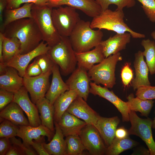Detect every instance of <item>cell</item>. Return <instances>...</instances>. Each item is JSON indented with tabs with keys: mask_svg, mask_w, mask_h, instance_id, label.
Returning <instances> with one entry per match:
<instances>
[{
	"mask_svg": "<svg viewBox=\"0 0 155 155\" xmlns=\"http://www.w3.org/2000/svg\"><path fill=\"white\" fill-rule=\"evenodd\" d=\"M42 73L41 69L36 60L34 59L33 62L28 65L26 70V74L30 77L38 76Z\"/></svg>",
	"mask_w": 155,
	"mask_h": 155,
	"instance_id": "44",
	"label": "cell"
},
{
	"mask_svg": "<svg viewBox=\"0 0 155 155\" xmlns=\"http://www.w3.org/2000/svg\"><path fill=\"white\" fill-rule=\"evenodd\" d=\"M127 102L130 111H138L142 116L147 117L153 106L152 100H142L131 93L127 97Z\"/></svg>",
	"mask_w": 155,
	"mask_h": 155,
	"instance_id": "30",
	"label": "cell"
},
{
	"mask_svg": "<svg viewBox=\"0 0 155 155\" xmlns=\"http://www.w3.org/2000/svg\"><path fill=\"white\" fill-rule=\"evenodd\" d=\"M129 121L131 127L128 130L129 135H135L140 137L146 143L150 155H155V142L152 131L153 120L149 118H141L135 111H130Z\"/></svg>",
	"mask_w": 155,
	"mask_h": 155,
	"instance_id": "8",
	"label": "cell"
},
{
	"mask_svg": "<svg viewBox=\"0 0 155 155\" xmlns=\"http://www.w3.org/2000/svg\"><path fill=\"white\" fill-rule=\"evenodd\" d=\"M3 32H0V63L4 64L3 59V44L4 38Z\"/></svg>",
	"mask_w": 155,
	"mask_h": 155,
	"instance_id": "50",
	"label": "cell"
},
{
	"mask_svg": "<svg viewBox=\"0 0 155 155\" xmlns=\"http://www.w3.org/2000/svg\"><path fill=\"white\" fill-rule=\"evenodd\" d=\"M100 6L102 11L108 9L109 5L112 4L116 5L117 8L116 10L123 11L125 7L130 8L135 4V0H95Z\"/></svg>",
	"mask_w": 155,
	"mask_h": 155,
	"instance_id": "35",
	"label": "cell"
},
{
	"mask_svg": "<svg viewBox=\"0 0 155 155\" xmlns=\"http://www.w3.org/2000/svg\"><path fill=\"white\" fill-rule=\"evenodd\" d=\"M66 155H81L85 150L79 135H71L66 137Z\"/></svg>",
	"mask_w": 155,
	"mask_h": 155,
	"instance_id": "34",
	"label": "cell"
},
{
	"mask_svg": "<svg viewBox=\"0 0 155 155\" xmlns=\"http://www.w3.org/2000/svg\"><path fill=\"white\" fill-rule=\"evenodd\" d=\"M53 8L47 4H33L31 9L32 18L41 34L42 41L50 47L57 44L61 39L52 21L51 13Z\"/></svg>",
	"mask_w": 155,
	"mask_h": 155,
	"instance_id": "5",
	"label": "cell"
},
{
	"mask_svg": "<svg viewBox=\"0 0 155 155\" xmlns=\"http://www.w3.org/2000/svg\"><path fill=\"white\" fill-rule=\"evenodd\" d=\"M21 43L17 38L4 37L3 44V59L4 63L16 54L20 53Z\"/></svg>",
	"mask_w": 155,
	"mask_h": 155,
	"instance_id": "32",
	"label": "cell"
},
{
	"mask_svg": "<svg viewBox=\"0 0 155 155\" xmlns=\"http://www.w3.org/2000/svg\"><path fill=\"white\" fill-rule=\"evenodd\" d=\"M0 117L9 120L18 125H29L23 111L16 103L12 102L1 111Z\"/></svg>",
	"mask_w": 155,
	"mask_h": 155,
	"instance_id": "26",
	"label": "cell"
},
{
	"mask_svg": "<svg viewBox=\"0 0 155 155\" xmlns=\"http://www.w3.org/2000/svg\"><path fill=\"white\" fill-rule=\"evenodd\" d=\"M122 59L121 54L119 52L110 55L101 62L93 65L88 71L91 80L107 88H112L116 84V65L117 62Z\"/></svg>",
	"mask_w": 155,
	"mask_h": 155,
	"instance_id": "6",
	"label": "cell"
},
{
	"mask_svg": "<svg viewBox=\"0 0 155 155\" xmlns=\"http://www.w3.org/2000/svg\"><path fill=\"white\" fill-rule=\"evenodd\" d=\"M124 14L123 11H113L107 9L93 18L90 22V27L93 29H106L118 34L127 32L129 33L133 38L145 37L144 34L135 32L129 28L124 22Z\"/></svg>",
	"mask_w": 155,
	"mask_h": 155,
	"instance_id": "3",
	"label": "cell"
},
{
	"mask_svg": "<svg viewBox=\"0 0 155 155\" xmlns=\"http://www.w3.org/2000/svg\"><path fill=\"white\" fill-rule=\"evenodd\" d=\"M35 104L40 114L41 124L54 132L55 109L53 104L45 97L38 101Z\"/></svg>",
	"mask_w": 155,
	"mask_h": 155,
	"instance_id": "27",
	"label": "cell"
},
{
	"mask_svg": "<svg viewBox=\"0 0 155 155\" xmlns=\"http://www.w3.org/2000/svg\"><path fill=\"white\" fill-rule=\"evenodd\" d=\"M131 36L130 34L128 32L117 33L105 40H102L100 44L105 58L125 49L127 44L130 41Z\"/></svg>",
	"mask_w": 155,
	"mask_h": 155,
	"instance_id": "19",
	"label": "cell"
},
{
	"mask_svg": "<svg viewBox=\"0 0 155 155\" xmlns=\"http://www.w3.org/2000/svg\"><path fill=\"white\" fill-rule=\"evenodd\" d=\"M90 93L104 98L110 102L121 113L123 122L129 121L130 110L127 102L122 100L112 90H109L107 88L102 87L93 82H90Z\"/></svg>",
	"mask_w": 155,
	"mask_h": 155,
	"instance_id": "12",
	"label": "cell"
},
{
	"mask_svg": "<svg viewBox=\"0 0 155 155\" xmlns=\"http://www.w3.org/2000/svg\"><path fill=\"white\" fill-rule=\"evenodd\" d=\"M23 155L22 151L16 146L12 144L6 155Z\"/></svg>",
	"mask_w": 155,
	"mask_h": 155,
	"instance_id": "49",
	"label": "cell"
},
{
	"mask_svg": "<svg viewBox=\"0 0 155 155\" xmlns=\"http://www.w3.org/2000/svg\"><path fill=\"white\" fill-rule=\"evenodd\" d=\"M19 126L4 119L0 125V137L10 138L17 136Z\"/></svg>",
	"mask_w": 155,
	"mask_h": 155,
	"instance_id": "36",
	"label": "cell"
},
{
	"mask_svg": "<svg viewBox=\"0 0 155 155\" xmlns=\"http://www.w3.org/2000/svg\"><path fill=\"white\" fill-rule=\"evenodd\" d=\"M59 66L54 64L52 70V77L51 84L45 95V97L52 104L62 94L70 89L61 75Z\"/></svg>",
	"mask_w": 155,
	"mask_h": 155,
	"instance_id": "22",
	"label": "cell"
},
{
	"mask_svg": "<svg viewBox=\"0 0 155 155\" xmlns=\"http://www.w3.org/2000/svg\"><path fill=\"white\" fill-rule=\"evenodd\" d=\"M121 77L124 86H127L133 78V70L129 63H126L122 68L121 72Z\"/></svg>",
	"mask_w": 155,
	"mask_h": 155,
	"instance_id": "41",
	"label": "cell"
},
{
	"mask_svg": "<svg viewBox=\"0 0 155 155\" xmlns=\"http://www.w3.org/2000/svg\"><path fill=\"white\" fill-rule=\"evenodd\" d=\"M140 3L145 13L152 22H155V0H136Z\"/></svg>",
	"mask_w": 155,
	"mask_h": 155,
	"instance_id": "37",
	"label": "cell"
},
{
	"mask_svg": "<svg viewBox=\"0 0 155 155\" xmlns=\"http://www.w3.org/2000/svg\"><path fill=\"white\" fill-rule=\"evenodd\" d=\"M128 131L124 127L117 129L115 132V137L119 139L125 138L129 136Z\"/></svg>",
	"mask_w": 155,
	"mask_h": 155,
	"instance_id": "47",
	"label": "cell"
},
{
	"mask_svg": "<svg viewBox=\"0 0 155 155\" xmlns=\"http://www.w3.org/2000/svg\"><path fill=\"white\" fill-rule=\"evenodd\" d=\"M90 22L81 19L69 37L75 53L89 51L99 44L102 41V32L101 30L92 29L90 27Z\"/></svg>",
	"mask_w": 155,
	"mask_h": 155,
	"instance_id": "2",
	"label": "cell"
},
{
	"mask_svg": "<svg viewBox=\"0 0 155 155\" xmlns=\"http://www.w3.org/2000/svg\"><path fill=\"white\" fill-rule=\"evenodd\" d=\"M11 145L9 138L6 137H0V155H6Z\"/></svg>",
	"mask_w": 155,
	"mask_h": 155,
	"instance_id": "46",
	"label": "cell"
},
{
	"mask_svg": "<svg viewBox=\"0 0 155 155\" xmlns=\"http://www.w3.org/2000/svg\"><path fill=\"white\" fill-rule=\"evenodd\" d=\"M64 137L79 135L82 130L87 124L84 121L66 111L57 122Z\"/></svg>",
	"mask_w": 155,
	"mask_h": 155,
	"instance_id": "21",
	"label": "cell"
},
{
	"mask_svg": "<svg viewBox=\"0 0 155 155\" xmlns=\"http://www.w3.org/2000/svg\"><path fill=\"white\" fill-rule=\"evenodd\" d=\"M90 81L87 71L78 66L65 82L70 89L76 91L78 96L86 101L90 93Z\"/></svg>",
	"mask_w": 155,
	"mask_h": 155,
	"instance_id": "14",
	"label": "cell"
},
{
	"mask_svg": "<svg viewBox=\"0 0 155 155\" xmlns=\"http://www.w3.org/2000/svg\"><path fill=\"white\" fill-rule=\"evenodd\" d=\"M51 47L43 41L32 51L24 54L18 53L4 63L6 66L15 68L22 77L26 74V69L30 62L38 56L46 53Z\"/></svg>",
	"mask_w": 155,
	"mask_h": 155,
	"instance_id": "10",
	"label": "cell"
},
{
	"mask_svg": "<svg viewBox=\"0 0 155 155\" xmlns=\"http://www.w3.org/2000/svg\"><path fill=\"white\" fill-rule=\"evenodd\" d=\"M79 136L85 150L91 155L105 154L107 147L94 125L87 124L82 130Z\"/></svg>",
	"mask_w": 155,
	"mask_h": 155,
	"instance_id": "11",
	"label": "cell"
},
{
	"mask_svg": "<svg viewBox=\"0 0 155 155\" xmlns=\"http://www.w3.org/2000/svg\"><path fill=\"white\" fill-rule=\"evenodd\" d=\"M43 137L44 136L40 139L33 140L31 146L38 155H49L43 146Z\"/></svg>",
	"mask_w": 155,
	"mask_h": 155,
	"instance_id": "45",
	"label": "cell"
},
{
	"mask_svg": "<svg viewBox=\"0 0 155 155\" xmlns=\"http://www.w3.org/2000/svg\"><path fill=\"white\" fill-rule=\"evenodd\" d=\"M6 3L5 0H0V32L3 29V14L6 8Z\"/></svg>",
	"mask_w": 155,
	"mask_h": 155,
	"instance_id": "48",
	"label": "cell"
},
{
	"mask_svg": "<svg viewBox=\"0 0 155 155\" xmlns=\"http://www.w3.org/2000/svg\"><path fill=\"white\" fill-rule=\"evenodd\" d=\"M120 122L117 116L107 118L99 116L94 126L99 133L107 147L111 144L115 137V132Z\"/></svg>",
	"mask_w": 155,
	"mask_h": 155,
	"instance_id": "18",
	"label": "cell"
},
{
	"mask_svg": "<svg viewBox=\"0 0 155 155\" xmlns=\"http://www.w3.org/2000/svg\"><path fill=\"white\" fill-rule=\"evenodd\" d=\"M134 67L135 77L131 82L133 90L137 89L141 87L150 86L148 77L149 69L144 61L142 52L140 51L135 54Z\"/></svg>",
	"mask_w": 155,
	"mask_h": 155,
	"instance_id": "20",
	"label": "cell"
},
{
	"mask_svg": "<svg viewBox=\"0 0 155 155\" xmlns=\"http://www.w3.org/2000/svg\"><path fill=\"white\" fill-rule=\"evenodd\" d=\"M53 8L51 16L54 26L61 36L69 37L81 20L75 9L66 6Z\"/></svg>",
	"mask_w": 155,
	"mask_h": 155,
	"instance_id": "7",
	"label": "cell"
},
{
	"mask_svg": "<svg viewBox=\"0 0 155 155\" xmlns=\"http://www.w3.org/2000/svg\"><path fill=\"white\" fill-rule=\"evenodd\" d=\"M154 114H155V111H154ZM152 127L153 128L155 129V116L154 118V120H153V123Z\"/></svg>",
	"mask_w": 155,
	"mask_h": 155,
	"instance_id": "52",
	"label": "cell"
},
{
	"mask_svg": "<svg viewBox=\"0 0 155 155\" xmlns=\"http://www.w3.org/2000/svg\"><path fill=\"white\" fill-rule=\"evenodd\" d=\"M47 53L53 63L59 66L63 75L71 73L76 69L77 62L75 52L69 37L61 36L60 40L51 47Z\"/></svg>",
	"mask_w": 155,
	"mask_h": 155,
	"instance_id": "4",
	"label": "cell"
},
{
	"mask_svg": "<svg viewBox=\"0 0 155 155\" xmlns=\"http://www.w3.org/2000/svg\"><path fill=\"white\" fill-rule=\"evenodd\" d=\"M19 126L17 136L21 138L23 143L28 146H31L33 140H39L44 136L47 137L48 141H50L55 134L54 132L42 124L37 127L30 125Z\"/></svg>",
	"mask_w": 155,
	"mask_h": 155,
	"instance_id": "17",
	"label": "cell"
},
{
	"mask_svg": "<svg viewBox=\"0 0 155 155\" xmlns=\"http://www.w3.org/2000/svg\"><path fill=\"white\" fill-rule=\"evenodd\" d=\"M151 35L152 38L154 39L155 42V31H153L151 33Z\"/></svg>",
	"mask_w": 155,
	"mask_h": 155,
	"instance_id": "51",
	"label": "cell"
},
{
	"mask_svg": "<svg viewBox=\"0 0 155 155\" xmlns=\"http://www.w3.org/2000/svg\"></svg>",
	"mask_w": 155,
	"mask_h": 155,
	"instance_id": "53",
	"label": "cell"
},
{
	"mask_svg": "<svg viewBox=\"0 0 155 155\" xmlns=\"http://www.w3.org/2000/svg\"><path fill=\"white\" fill-rule=\"evenodd\" d=\"M75 55L78 66L88 71L95 64L99 63L105 58L100 44L92 50L77 53Z\"/></svg>",
	"mask_w": 155,
	"mask_h": 155,
	"instance_id": "24",
	"label": "cell"
},
{
	"mask_svg": "<svg viewBox=\"0 0 155 155\" xmlns=\"http://www.w3.org/2000/svg\"><path fill=\"white\" fill-rule=\"evenodd\" d=\"M12 144L18 147L23 153L24 155H37L36 152L33 150L31 146H28L22 143L20 139H17L14 137L9 138Z\"/></svg>",
	"mask_w": 155,
	"mask_h": 155,
	"instance_id": "42",
	"label": "cell"
},
{
	"mask_svg": "<svg viewBox=\"0 0 155 155\" xmlns=\"http://www.w3.org/2000/svg\"><path fill=\"white\" fill-rule=\"evenodd\" d=\"M78 96L76 91L69 89L62 94L56 99L53 104L55 109L54 121L58 122L72 102Z\"/></svg>",
	"mask_w": 155,
	"mask_h": 155,
	"instance_id": "28",
	"label": "cell"
},
{
	"mask_svg": "<svg viewBox=\"0 0 155 155\" xmlns=\"http://www.w3.org/2000/svg\"><path fill=\"white\" fill-rule=\"evenodd\" d=\"M14 93L2 89H0V110L13 102Z\"/></svg>",
	"mask_w": 155,
	"mask_h": 155,
	"instance_id": "43",
	"label": "cell"
},
{
	"mask_svg": "<svg viewBox=\"0 0 155 155\" xmlns=\"http://www.w3.org/2000/svg\"><path fill=\"white\" fill-rule=\"evenodd\" d=\"M35 59L40 67L42 73L52 70L55 63L47 53L40 55Z\"/></svg>",
	"mask_w": 155,
	"mask_h": 155,
	"instance_id": "40",
	"label": "cell"
},
{
	"mask_svg": "<svg viewBox=\"0 0 155 155\" xmlns=\"http://www.w3.org/2000/svg\"><path fill=\"white\" fill-rule=\"evenodd\" d=\"M52 70L42 73L36 76L30 77L27 75L24 76L23 85L30 93L31 100L34 104L45 97L49 88V79Z\"/></svg>",
	"mask_w": 155,
	"mask_h": 155,
	"instance_id": "9",
	"label": "cell"
},
{
	"mask_svg": "<svg viewBox=\"0 0 155 155\" xmlns=\"http://www.w3.org/2000/svg\"><path fill=\"white\" fill-rule=\"evenodd\" d=\"M47 5L53 8L63 5L79 9L87 16L93 18L102 12L100 6L95 0H61L56 3L48 2Z\"/></svg>",
	"mask_w": 155,
	"mask_h": 155,
	"instance_id": "16",
	"label": "cell"
},
{
	"mask_svg": "<svg viewBox=\"0 0 155 155\" xmlns=\"http://www.w3.org/2000/svg\"><path fill=\"white\" fill-rule=\"evenodd\" d=\"M83 120L87 124L94 126L100 115L93 110L82 98L78 96L66 111Z\"/></svg>",
	"mask_w": 155,
	"mask_h": 155,
	"instance_id": "15",
	"label": "cell"
},
{
	"mask_svg": "<svg viewBox=\"0 0 155 155\" xmlns=\"http://www.w3.org/2000/svg\"><path fill=\"white\" fill-rule=\"evenodd\" d=\"M144 50L142 52L151 75L155 74V42L149 39H144L141 42Z\"/></svg>",
	"mask_w": 155,
	"mask_h": 155,
	"instance_id": "33",
	"label": "cell"
},
{
	"mask_svg": "<svg viewBox=\"0 0 155 155\" xmlns=\"http://www.w3.org/2000/svg\"><path fill=\"white\" fill-rule=\"evenodd\" d=\"M138 144V143L129 136L123 139L115 137L111 144L106 148L105 154L118 155L126 150L131 149Z\"/></svg>",
	"mask_w": 155,
	"mask_h": 155,
	"instance_id": "31",
	"label": "cell"
},
{
	"mask_svg": "<svg viewBox=\"0 0 155 155\" xmlns=\"http://www.w3.org/2000/svg\"><path fill=\"white\" fill-rule=\"evenodd\" d=\"M33 4L27 3L18 8L11 9H5L4 12L3 23L1 32L6 26L13 22L25 18H32L31 9Z\"/></svg>",
	"mask_w": 155,
	"mask_h": 155,
	"instance_id": "29",
	"label": "cell"
},
{
	"mask_svg": "<svg viewBox=\"0 0 155 155\" xmlns=\"http://www.w3.org/2000/svg\"><path fill=\"white\" fill-rule=\"evenodd\" d=\"M55 133L50 142H44V146L49 155H66L67 145L63 132L57 122L54 121Z\"/></svg>",
	"mask_w": 155,
	"mask_h": 155,
	"instance_id": "25",
	"label": "cell"
},
{
	"mask_svg": "<svg viewBox=\"0 0 155 155\" xmlns=\"http://www.w3.org/2000/svg\"><path fill=\"white\" fill-rule=\"evenodd\" d=\"M13 102L18 104L26 113L30 125L37 127L41 124L37 108L30 100L28 91L24 86L14 93Z\"/></svg>",
	"mask_w": 155,
	"mask_h": 155,
	"instance_id": "13",
	"label": "cell"
},
{
	"mask_svg": "<svg viewBox=\"0 0 155 155\" xmlns=\"http://www.w3.org/2000/svg\"><path fill=\"white\" fill-rule=\"evenodd\" d=\"M136 95L142 100L155 99V86L150 85L139 87L137 89Z\"/></svg>",
	"mask_w": 155,
	"mask_h": 155,
	"instance_id": "39",
	"label": "cell"
},
{
	"mask_svg": "<svg viewBox=\"0 0 155 155\" xmlns=\"http://www.w3.org/2000/svg\"><path fill=\"white\" fill-rule=\"evenodd\" d=\"M6 3L5 9L18 8L21 5L27 3H33L38 5H46L49 0H5Z\"/></svg>",
	"mask_w": 155,
	"mask_h": 155,
	"instance_id": "38",
	"label": "cell"
},
{
	"mask_svg": "<svg viewBox=\"0 0 155 155\" xmlns=\"http://www.w3.org/2000/svg\"><path fill=\"white\" fill-rule=\"evenodd\" d=\"M23 85V78L15 68L6 67L5 72L0 75V89L15 93Z\"/></svg>",
	"mask_w": 155,
	"mask_h": 155,
	"instance_id": "23",
	"label": "cell"
},
{
	"mask_svg": "<svg viewBox=\"0 0 155 155\" xmlns=\"http://www.w3.org/2000/svg\"><path fill=\"white\" fill-rule=\"evenodd\" d=\"M8 38L16 37L20 41V53L24 54L36 48L42 41L41 34L32 18L21 19L6 26L3 32Z\"/></svg>",
	"mask_w": 155,
	"mask_h": 155,
	"instance_id": "1",
	"label": "cell"
}]
</instances>
